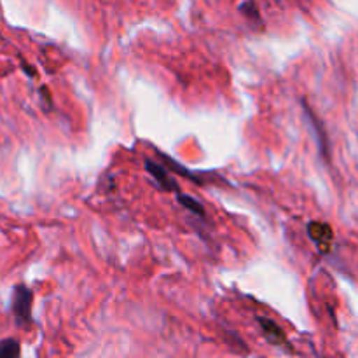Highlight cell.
Segmentation results:
<instances>
[{
  "label": "cell",
  "mask_w": 358,
  "mask_h": 358,
  "mask_svg": "<svg viewBox=\"0 0 358 358\" xmlns=\"http://www.w3.org/2000/svg\"><path fill=\"white\" fill-rule=\"evenodd\" d=\"M304 108H306V117L310 119L311 126H313L315 133H317V142H318V147H320L322 154H324V156H327V152H329V147H327V136H325V131H324V128H322L320 121H318V119L315 117V114H313V112L310 110V108L306 107V105H304Z\"/></svg>",
  "instance_id": "obj_4"
},
{
  "label": "cell",
  "mask_w": 358,
  "mask_h": 358,
  "mask_svg": "<svg viewBox=\"0 0 358 358\" xmlns=\"http://www.w3.org/2000/svg\"><path fill=\"white\" fill-rule=\"evenodd\" d=\"M308 233H310L311 240L322 248V250H327V245L332 241V229L324 222H311L308 226Z\"/></svg>",
  "instance_id": "obj_3"
},
{
  "label": "cell",
  "mask_w": 358,
  "mask_h": 358,
  "mask_svg": "<svg viewBox=\"0 0 358 358\" xmlns=\"http://www.w3.org/2000/svg\"><path fill=\"white\" fill-rule=\"evenodd\" d=\"M0 358H20V345L16 339L0 341Z\"/></svg>",
  "instance_id": "obj_6"
},
{
  "label": "cell",
  "mask_w": 358,
  "mask_h": 358,
  "mask_svg": "<svg viewBox=\"0 0 358 358\" xmlns=\"http://www.w3.org/2000/svg\"><path fill=\"white\" fill-rule=\"evenodd\" d=\"M259 324H261L262 331L266 332L268 339L275 345H280V343L285 341V336H283V331L275 324V322L268 320V318H259Z\"/></svg>",
  "instance_id": "obj_5"
},
{
  "label": "cell",
  "mask_w": 358,
  "mask_h": 358,
  "mask_svg": "<svg viewBox=\"0 0 358 358\" xmlns=\"http://www.w3.org/2000/svg\"><path fill=\"white\" fill-rule=\"evenodd\" d=\"M31 290L27 285H16L13 294V313L17 325H28L31 322Z\"/></svg>",
  "instance_id": "obj_1"
},
{
  "label": "cell",
  "mask_w": 358,
  "mask_h": 358,
  "mask_svg": "<svg viewBox=\"0 0 358 358\" xmlns=\"http://www.w3.org/2000/svg\"><path fill=\"white\" fill-rule=\"evenodd\" d=\"M145 166H147V171L156 178V182L159 184L161 189H164V191L168 192H175L177 196L180 194V187H178L177 182L168 175V171L164 170L163 166H159V164H156L154 161H149V159L145 161Z\"/></svg>",
  "instance_id": "obj_2"
},
{
  "label": "cell",
  "mask_w": 358,
  "mask_h": 358,
  "mask_svg": "<svg viewBox=\"0 0 358 358\" xmlns=\"http://www.w3.org/2000/svg\"><path fill=\"white\" fill-rule=\"evenodd\" d=\"M177 199H178V201L182 203V205L185 206V208L189 210V212L196 213V215H199V217H205V208H203L201 203L196 201V199L192 198V196H187V194H178V196H177Z\"/></svg>",
  "instance_id": "obj_7"
}]
</instances>
